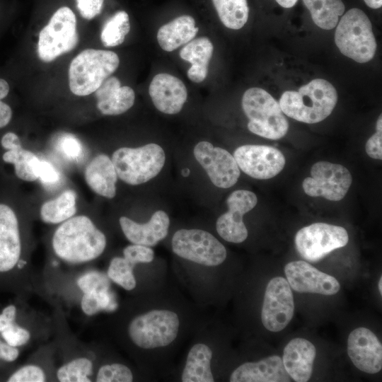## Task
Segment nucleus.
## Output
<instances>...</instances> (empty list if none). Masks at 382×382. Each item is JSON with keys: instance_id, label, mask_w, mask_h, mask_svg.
Segmentation results:
<instances>
[{"instance_id": "1", "label": "nucleus", "mask_w": 382, "mask_h": 382, "mask_svg": "<svg viewBox=\"0 0 382 382\" xmlns=\"http://www.w3.org/2000/svg\"><path fill=\"white\" fill-rule=\"evenodd\" d=\"M106 238L86 216L67 219L56 230L52 247L64 261L80 263L97 258L104 251Z\"/></svg>"}, {"instance_id": "2", "label": "nucleus", "mask_w": 382, "mask_h": 382, "mask_svg": "<svg viewBox=\"0 0 382 382\" xmlns=\"http://www.w3.org/2000/svg\"><path fill=\"white\" fill-rule=\"evenodd\" d=\"M337 93L328 81L316 79L298 91L282 93L279 104L284 114L297 121L314 124L324 120L334 110Z\"/></svg>"}, {"instance_id": "3", "label": "nucleus", "mask_w": 382, "mask_h": 382, "mask_svg": "<svg viewBox=\"0 0 382 382\" xmlns=\"http://www.w3.org/2000/svg\"><path fill=\"white\" fill-rule=\"evenodd\" d=\"M181 320L173 310L154 308L134 317L128 326L132 342L144 350H156L172 345L178 338Z\"/></svg>"}, {"instance_id": "4", "label": "nucleus", "mask_w": 382, "mask_h": 382, "mask_svg": "<svg viewBox=\"0 0 382 382\" xmlns=\"http://www.w3.org/2000/svg\"><path fill=\"white\" fill-rule=\"evenodd\" d=\"M241 105L252 133L274 140L286 134L288 121L279 103L265 90L257 87L246 90Z\"/></svg>"}, {"instance_id": "5", "label": "nucleus", "mask_w": 382, "mask_h": 382, "mask_svg": "<svg viewBox=\"0 0 382 382\" xmlns=\"http://www.w3.org/2000/svg\"><path fill=\"white\" fill-rule=\"evenodd\" d=\"M120 64L118 55L110 50L87 49L79 53L69 69L71 91L79 96L95 92Z\"/></svg>"}, {"instance_id": "6", "label": "nucleus", "mask_w": 382, "mask_h": 382, "mask_svg": "<svg viewBox=\"0 0 382 382\" xmlns=\"http://www.w3.org/2000/svg\"><path fill=\"white\" fill-rule=\"evenodd\" d=\"M335 42L342 54L359 63L371 60L377 46L370 20L357 8L349 9L341 18Z\"/></svg>"}, {"instance_id": "7", "label": "nucleus", "mask_w": 382, "mask_h": 382, "mask_svg": "<svg viewBox=\"0 0 382 382\" xmlns=\"http://www.w3.org/2000/svg\"><path fill=\"white\" fill-rule=\"evenodd\" d=\"M117 176L137 185L156 177L163 168L166 155L161 146L151 143L137 148L122 147L112 156Z\"/></svg>"}, {"instance_id": "8", "label": "nucleus", "mask_w": 382, "mask_h": 382, "mask_svg": "<svg viewBox=\"0 0 382 382\" xmlns=\"http://www.w3.org/2000/svg\"><path fill=\"white\" fill-rule=\"evenodd\" d=\"M178 257L206 267H216L226 258L224 245L210 233L197 228L177 231L171 241Z\"/></svg>"}, {"instance_id": "9", "label": "nucleus", "mask_w": 382, "mask_h": 382, "mask_svg": "<svg viewBox=\"0 0 382 382\" xmlns=\"http://www.w3.org/2000/svg\"><path fill=\"white\" fill-rule=\"evenodd\" d=\"M76 19L66 6L58 8L39 34L37 53L40 59L50 62L72 50L78 44Z\"/></svg>"}, {"instance_id": "10", "label": "nucleus", "mask_w": 382, "mask_h": 382, "mask_svg": "<svg viewBox=\"0 0 382 382\" xmlns=\"http://www.w3.org/2000/svg\"><path fill=\"white\" fill-rule=\"evenodd\" d=\"M294 241L299 255L304 260L315 262L331 251L345 246L349 241V236L342 226L314 223L299 230Z\"/></svg>"}, {"instance_id": "11", "label": "nucleus", "mask_w": 382, "mask_h": 382, "mask_svg": "<svg viewBox=\"0 0 382 382\" xmlns=\"http://www.w3.org/2000/svg\"><path fill=\"white\" fill-rule=\"evenodd\" d=\"M352 182V175L345 166L328 161H318L312 166L311 177L303 180L302 187L308 196L340 201L345 197Z\"/></svg>"}, {"instance_id": "12", "label": "nucleus", "mask_w": 382, "mask_h": 382, "mask_svg": "<svg viewBox=\"0 0 382 382\" xmlns=\"http://www.w3.org/2000/svg\"><path fill=\"white\" fill-rule=\"evenodd\" d=\"M294 313V296L287 280L282 277L272 278L267 284L261 310L264 327L279 332L290 323Z\"/></svg>"}, {"instance_id": "13", "label": "nucleus", "mask_w": 382, "mask_h": 382, "mask_svg": "<svg viewBox=\"0 0 382 382\" xmlns=\"http://www.w3.org/2000/svg\"><path fill=\"white\" fill-rule=\"evenodd\" d=\"M233 157L240 169L258 180H267L277 175L286 161L279 149L267 145L241 146L235 150Z\"/></svg>"}, {"instance_id": "14", "label": "nucleus", "mask_w": 382, "mask_h": 382, "mask_svg": "<svg viewBox=\"0 0 382 382\" xmlns=\"http://www.w3.org/2000/svg\"><path fill=\"white\" fill-rule=\"evenodd\" d=\"M194 156L215 186L228 188L237 183L240 168L233 156L226 149L202 141L195 145Z\"/></svg>"}, {"instance_id": "15", "label": "nucleus", "mask_w": 382, "mask_h": 382, "mask_svg": "<svg viewBox=\"0 0 382 382\" xmlns=\"http://www.w3.org/2000/svg\"><path fill=\"white\" fill-rule=\"evenodd\" d=\"M257 203L256 195L249 190H238L226 199L228 211L221 215L216 223L218 234L225 241L241 243L245 241L248 233L243 216Z\"/></svg>"}, {"instance_id": "16", "label": "nucleus", "mask_w": 382, "mask_h": 382, "mask_svg": "<svg viewBox=\"0 0 382 382\" xmlns=\"http://www.w3.org/2000/svg\"><path fill=\"white\" fill-rule=\"evenodd\" d=\"M284 273L290 287L297 292L334 295L340 289L339 282L334 277L303 260L287 263Z\"/></svg>"}, {"instance_id": "17", "label": "nucleus", "mask_w": 382, "mask_h": 382, "mask_svg": "<svg viewBox=\"0 0 382 382\" xmlns=\"http://www.w3.org/2000/svg\"><path fill=\"white\" fill-rule=\"evenodd\" d=\"M347 353L354 365L368 374L382 368V345L369 329L360 327L352 330L347 339Z\"/></svg>"}, {"instance_id": "18", "label": "nucleus", "mask_w": 382, "mask_h": 382, "mask_svg": "<svg viewBox=\"0 0 382 382\" xmlns=\"http://www.w3.org/2000/svg\"><path fill=\"white\" fill-rule=\"evenodd\" d=\"M149 96L157 110L174 115L178 113L187 100V91L183 82L166 73L156 74L149 88Z\"/></svg>"}, {"instance_id": "19", "label": "nucleus", "mask_w": 382, "mask_h": 382, "mask_svg": "<svg viewBox=\"0 0 382 382\" xmlns=\"http://www.w3.org/2000/svg\"><path fill=\"white\" fill-rule=\"evenodd\" d=\"M21 252L18 221L14 211L0 203V272L12 270Z\"/></svg>"}, {"instance_id": "20", "label": "nucleus", "mask_w": 382, "mask_h": 382, "mask_svg": "<svg viewBox=\"0 0 382 382\" xmlns=\"http://www.w3.org/2000/svg\"><path fill=\"white\" fill-rule=\"evenodd\" d=\"M119 221L128 241L148 247L154 246L164 239L170 225L169 217L163 210L155 212L150 220L144 224L137 223L126 216L120 217Z\"/></svg>"}, {"instance_id": "21", "label": "nucleus", "mask_w": 382, "mask_h": 382, "mask_svg": "<svg viewBox=\"0 0 382 382\" xmlns=\"http://www.w3.org/2000/svg\"><path fill=\"white\" fill-rule=\"evenodd\" d=\"M231 382H287L291 377L284 369L282 359L272 355L257 361L245 362L231 373Z\"/></svg>"}, {"instance_id": "22", "label": "nucleus", "mask_w": 382, "mask_h": 382, "mask_svg": "<svg viewBox=\"0 0 382 382\" xmlns=\"http://www.w3.org/2000/svg\"><path fill=\"white\" fill-rule=\"evenodd\" d=\"M316 356V349L313 344L306 339L297 337L285 346L282 362L291 379L306 382L311 376Z\"/></svg>"}, {"instance_id": "23", "label": "nucleus", "mask_w": 382, "mask_h": 382, "mask_svg": "<svg viewBox=\"0 0 382 382\" xmlns=\"http://www.w3.org/2000/svg\"><path fill=\"white\" fill-rule=\"evenodd\" d=\"M97 108L106 115H117L130 109L134 105L135 93L129 86H121L115 76L107 78L95 91Z\"/></svg>"}, {"instance_id": "24", "label": "nucleus", "mask_w": 382, "mask_h": 382, "mask_svg": "<svg viewBox=\"0 0 382 382\" xmlns=\"http://www.w3.org/2000/svg\"><path fill=\"white\" fill-rule=\"evenodd\" d=\"M85 180L96 194L109 199L115 196L117 174L107 155H98L90 162L85 170Z\"/></svg>"}, {"instance_id": "25", "label": "nucleus", "mask_w": 382, "mask_h": 382, "mask_svg": "<svg viewBox=\"0 0 382 382\" xmlns=\"http://www.w3.org/2000/svg\"><path fill=\"white\" fill-rule=\"evenodd\" d=\"M213 50V45L207 37L192 40L181 49L180 57L191 64L187 72L190 80L200 83L205 79Z\"/></svg>"}, {"instance_id": "26", "label": "nucleus", "mask_w": 382, "mask_h": 382, "mask_svg": "<svg viewBox=\"0 0 382 382\" xmlns=\"http://www.w3.org/2000/svg\"><path fill=\"white\" fill-rule=\"evenodd\" d=\"M198 30L192 16L183 15L162 25L158 30L157 40L162 50L172 52L191 41Z\"/></svg>"}, {"instance_id": "27", "label": "nucleus", "mask_w": 382, "mask_h": 382, "mask_svg": "<svg viewBox=\"0 0 382 382\" xmlns=\"http://www.w3.org/2000/svg\"><path fill=\"white\" fill-rule=\"evenodd\" d=\"M213 352L203 342L195 344L189 350L181 374L183 382H213L211 369Z\"/></svg>"}, {"instance_id": "28", "label": "nucleus", "mask_w": 382, "mask_h": 382, "mask_svg": "<svg viewBox=\"0 0 382 382\" xmlns=\"http://www.w3.org/2000/svg\"><path fill=\"white\" fill-rule=\"evenodd\" d=\"M310 11L312 20L319 28L324 30L334 28L339 16L345 12V5L342 0H303Z\"/></svg>"}, {"instance_id": "29", "label": "nucleus", "mask_w": 382, "mask_h": 382, "mask_svg": "<svg viewBox=\"0 0 382 382\" xmlns=\"http://www.w3.org/2000/svg\"><path fill=\"white\" fill-rule=\"evenodd\" d=\"M76 195L72 190L63 192L56 199L44 203L40 209L43 221L58 224L70 219L76 212Z\"/></svg>"}, {"instance_id": "30", "label": "nucleus", "mask_w": 382, "mask_h": 382, "mask_svg": "<svg viewBox=\"0 0 382 382\" xmlns=\"http://www.w3.org/2000/svg\"><path fill=\"white\" fill-rule=\"evenodd\" d=\"M221 23L228 28L238 30L248 19L247 0H212Z\"/></svg>"}, {"instance_id": "31", "label": "nucleus", "mask_w": 382, "mask_h": 382, "mask_svg": "<svg viewBox=\"0 0 382 382\" xmlns=\"http://www.w3.org/2000/svg\"><path fill=\"white\" fill-rule=\"evenodd\" d=\"M2 159L14 166L16 176L24 181L37 180L36 168L40 159L31 151L23 147L6 151Z\"/></svg>"}, {"instance_id": "32", "label": "nucleus", "mask_w": 382, "mask_h": 382, "mask_svg": "<svg viewBox=\"0 0 382 382\" xmlns=\"http://www.w3.org/2000/svg\"><path fill=\"white\" fill-rule=\"evenodd\" d=\"M130 30L129 18L127 12L120 11L105 23L100 40L105 47H115L121 45Z\"/></svg>"}, {"instance_id": "33", "label": "nucleus", "mask_w": 382, "mask_h": 382, "mask_svg": "<svg viewBox=\"0 0 382 382\" xmlns=\"http://www.w3.org/2000/svg\"><path fill=\"white\" fill-rule=\"evenodd\" d=\"M134 266L125 257H114L108 269V277L123 289L132 290L137 285L133 272Z\"/></svg>"}, {"instance_id": "34", "label": "nucleus", "mask_w": 382, "mask_h": 382, "mask_svg": "<svg viewBox=\"0 0 382 382\" xmlns=\"http://www.w3.org/2000/svg\"><path fill=\"white\" fill-rule=\"evenodd\" d=\"M92 363L86 358L76 359L59 368L57 378L61 382H90Z\"/></svg>"}, {"instance_id": "35", "label": "nucleus", "mask_w": 382, "mask_h": 382, "mask_svg": "<svg viewBox=\"0 0 382 382\" xmlns=\"http://www.w3.org/2000/svg\"><path fill=\"white\" fill-rule=\"evenodd\" d=\"M116 307L117 303L109 290L84 294L81 299V308L88 316H92L100 310L113 311Z\"/></svg>"}, {"instance_id": "36", "label": "nucleus", "mask_w": 382, "mask_h": 382, "mask_svg": "<svg viewBox=\"0 0 382 382\" xmlns=\"http://www.w3.org/2000/svg\"><path fill=\"white\" fill-rule=\"evenodd\" d=\"M132 381L133 374L129 368L119 363L101 366L96 376L98 382H131Z\"/></svg>"}, {"instance_id": "37", "label": "nucleus", "mask_w": 382, "mask_h": 382, "mask_svg": "<svg viewBox=\"0 0 382 382\" xmlns=\"http://www.w3.org/2000/svg\"><path fill=\"white\" fill-rule=\"evenodd\" d=\"M77 284L84 294L107 291L110 286L108 277L97 272L83 274L78 279Z\"/></svg>"}, {"instance_id": "38", "label": "nucleus", "mask_w": 382, "mask_h": 382, "mask_svg": "<svg viewBox=\"0 0 382 382\" xmlns=\"http://www.w3.org/2000/svg\"><path fill=\"white\" fill-rule=\"evenodd\" d=\"M124 257L136 265L138 263H149L154 258V252L151 247L132 244L123 250Z\"/></svg>"}, {"instance_id": "39", "label": "nucleus", "mask_w": 382, "mask_h": 382, "mask_svg": "<svg viewBox=\"0 0 382 382\" xmlns=\"http://www.w3.org/2000/svg\"><path fill=\"white\" fill-rule=\"evenodd\" d=\"M8 382H42L45 381L43 371L37 366H23L13 373L8 379Z\"/></svg>"}, {"instance_id": "40", "label": "nucleus", "mask_w": 382, "mask_h": 382, "mask_svg": "<svg viewBox=\"0 0 382 382\" xmlns=\"http://www.w3.org/2000/svg\"><path fill=\"white\" fill-rule=\"evenodd\" d=\"M376 132L367 140L365 146L368 156L374 159H382V117L376 122Z\"/></svg>"}, {"instance_id": "41", "label": "nucleus", "mask_w": 382, "mask_h": 382, "mask_svg": "<svg viewBox=\"0 0 382 382\" xmlns=\"http://www.w3.org/2000/svg\"><path fill=\"white\" fill-rule=\"evenodd\" d=\"M1 336L8 345L18 347L25 345L30 339V332L14 323L1 332Z\"/></svg>"}, {"instance_id": "42", "label": "nucleus", "mask_w": 382, "mask_h": 382, "mask_svg": "<svg viewBox=\"0 0 382 382\" xmlns=\"http://www.w3.org/2000/svg\"><path fill=\"white\" fill-rule=\"evenodd\" d=\"M76 2L81 16L91 20L100 13L104 0H76Z\"/></svg>"}, {"instance_id": "43", "label": "nucleus", "mask_w": 382, "mask_h": 382, "mask_svg": "<svg viewBox=\"0 0 382 382\" xmlns=\"http://www.w3.org/2000/svg\"><path fill=\"white\" fill-rule=\"evenodd\" d=\"M36 174L37 178L45 184L55 183L59 179V174L57 170L50 162L46 161H39L36 168Z\"/></svg>"}, {"instance_id": "44", "label": "nucleus", "mask_w": 382, "mask_h": 382, "mask_svg": "<svg viewBox=\"0 0 382 382\" xmlns=\"http://www.w3.org/2000/svg\"><path fill=\"white\" fill-rule=\"evenodd\" d=\"M59 147L67 157L71 158H78L82 151V147L79 140L70 135L62 138Z\"/></svg>"}, {"instance_id": "45", "label": "nucleus", "mask_w": 382, "mask_h": 382, "mask_svg": "<svg viewBox=\"0 0 382 382\" xmlns=\"http://www.w3.org/2000/svg\"><path fill=\"white\" fill-rule=\"evenodd\" d=\"M16 313V308L13 305H10L4 308L0 314V332L6 330L13 324Z\"/></svg>"}, {"instance_id": "46", "label": "nucleus", "mask_w": 382, "mask_h": 382, "mask_svg": "<svg viewBox=\"0 0 382 382\" xmlns=\"http://www.w3.org/2000/svg\"><path fill=\"white\" fill-rule=\"evenodd\" d=\"M1 145L7 151L22 147L18 136L12 132H8L4 134L1 139Z\"/></svg>"}, {"instance_id": "47", "label": "nucleus", "mask_w": 382, "mask_h": 382, "mask_svg": "<svg viewBox=\"0 0 382 382\" xmlns=\"http://www.w3.org/2000/svg\"><path fill=\"white\" fill-rule=\"evenodd\" d=\"M18 349L8 343L0 342V358L6 361H13L18 357Z\"/></svg>"}, {"instance_id": "48", "label": "nucleus", "mask_w": 382, "mask_h": 382, "mask_svg": "<svg viewBox=\"0 0 382 382\" xmlns=\"http://www.w3.org/2000/svg\"><path fill=\"white\" fill-rule=\"evenodd\" d=\"M12 118V110L11 107L0 100V129L6 127Z\"/></svg>"}, {"instance_id": "49", "label": "nucleus", "mask_w": 382, "mask_h": 382, "mask_svg": "<svg viewBox=\"0 0 382 382\" xmlns=\"http://www.w3.org/2000/svg\"><path fill=\"white\" fill-rule=\"evenodd\" d=\"M8 83L4 79L0 78V100L5 98L9 93Z\"/></svg>"}, {"instance_id": "50", "label": "nucleus", "mask_w": 382, "mask_h": 382, "mask_svg": "<svg viewBox=\"0 0 382 382\" xmlns=\"http://www.w3.org/2000/svg\"><path fill=\"white\" fill-rule=\"evenodd\" d=\"M281 6L284 8H291L294 6L298 0H275Z\"/></svg>"}, {"instance_id": "51", "label": "nucleus", "mask_w": 382, "mask_h": 382, "mask_svg": "<svg viewBox=\"0 0 382 382\" xmlns=\"http://www.w3.org/2000/svg\"><path fill=\"white\" fill-rule=\"evenodd\" d=\"M366 4L372 8H378L382 6V0H364Z\"/></svg>"}, {"instance_id": "52", "label": "nucleus", "mask_w": 382, "mask_h": 382, "mask_svg": "<svg viewBox=\"0 0 382 382\" xmlns=\"http://www.w3.org/2000/svg\"><path fill=\"white\" fill-rule=\"evenodd\" d=\"M190 173V170L189 168H183L182 170H181V174L183 177H187L189 176Z\"/></svg>"}, {"instance_id": "53", "label": "nucleus", "mask_w": 382, "mask_h": 382, "mask_svg": "<svg viewBox=\"0 0 382 382\" xmlns=\"http://www.w3.org/2000/svg\"><path fill=\"white\" fill-rule=\"evenodd\" d=\"M378 286V291L381 295L382 294V277H380Z\"/></svg>"}, {"instance_id": "54", "label": "nucleus", "mask_w": 382, "mask_h": 382, "mask_svg": "<svg viewBox=\"0 0 382 382\" xmlns=\"http://www.w3.org/2000/svg\"><path fill=\"white\" fill-rule=\"evenodd\" d=\"M17 264H18V268H22L26 264V262L23 260H18Z\"/></svg>"}, {"instance_id": "55", "label": "nucleus", "mask_w": 382, "mask_h": 382, "mask_svg": "<svg viewBox=\"0 0 382 382\" xmlns=\"http://www.w3.org/2000/svg\"><path fill=\"white\" fill-rule=\"evenodd\" d=\"M1 342V341H0Z\"/></svg>"}]
</instances>
